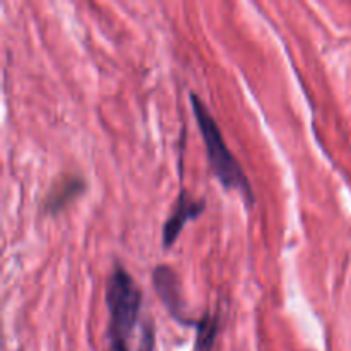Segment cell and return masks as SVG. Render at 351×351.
I'll list each match as a JSON object with an SVG mask.
<instances>
[{"mask_svg": "<svg viewBox=\"0 0 351 351\" xmlns=\"http://www.w3.org/2000/svg\"><path fill=\"white\" fill-rule=\"evenodd\" d=\"M191 103L192 110H194V117L197 120V127L201 130L202 141L206 144V153H208L213 173L221 182L223 187L230 189V191H237L242 195L243 202L247 206H252L254 201H256L252 185H250L249 177L245 175L243 168L240 167L239 160L233 156L232 151L226 146L218 122L209 113L208 106L204 105V101L195 93H191Z\"/></svg>", "mask_w": 351, "mask_h": 351, "instance_id": "cell-1", "label": "cell"}, {"mask_svg": "<svg viewBox=\"0 0 351 351\" xmlns=\"http://www.w3.org/2000/svg\"><path fill=\"white\" fill-rule=\"evenodd\" d=\"M153 285L154 291L160 297L161 304L165 305L168 312H170L171 317L177 322H180L182 326H189V328H197L199 321H195L191 314L187 312L185 307V302L182 298V290L180 283H178V276L170 266H160L154 267L153 271Z\"/></svg>", "mask_w": 351, "mask_h": 351, "instance_id": "cell-3", "label": "cell"}, {"mask_svg": "<svg viewBox=\"0 0 351 351\" xmlns=\"http://www.w3.org/2000/svg\"><path fill=\"white\" fill-rule=\"evenodd\" d=\"M206 209V201L202 199H194L192 195H189V192L185 189H182L180 194H178L177 202L173 206V211L168 216L167 223L163 225V247L165 249H170L175 243V240L178 239L180 232L184 230V226L189 221L195 219L197 216H201Z\"/></svg>", "mask_w": 351, "mask_h": 351, "instance_id": "cell-4", "label": "cell"}, {"mask_svg": "<svg viewBox=\"0 0 351 351\" xmlns=\"http://www.w3.org/2000/svg\"><path fill=\"white\" fill-rule=\"evenodd\" d=\"M219 331V315L206 312L195 328V348L194 351H213L216 343V336Z\"/></svg>", "mask_w": 351, "mask_h": 351, "instance_id": "cell-6", "label": "cell"}, {"mask_svg": "<svg viewBox=\"0 0 351 351\" xmlns=\"http://www.w3.org/2000/svg\"><path fill=\"white\" fill-rule=\"evenodd\" d=\"M105 300L110 314L108 339L130 341L141 315L143 291L129 271L120 264L113 266V271L106 281Z\"/></svg>", "mask_w": 351, "mask_h": 351, "instance_id": "cell-2", "label": "cell"}, {"mask_svg": "<svg viewBox=\"0 0 351 351\" xmlns=\"http://www.w3.org/2000/svg\"><path fill=\"white\" fill-rule=\"evenodd\" d=\"M84 191V180L77 175H62L51 184L47 197L43 201V211L47 215H57L71 201H74L77 195Z\"/></svg>", "mask_w": 351, "mask_h": 351, "instance_id": "cell-5", "label": "cell"}]
</instances>
